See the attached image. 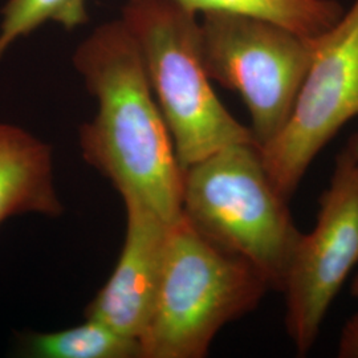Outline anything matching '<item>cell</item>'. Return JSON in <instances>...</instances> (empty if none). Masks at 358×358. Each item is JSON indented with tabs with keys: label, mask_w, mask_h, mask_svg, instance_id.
<instances>
[{
	"label": "cell",
	"mask_w": 358,
	"mask_h": 358,
	"mask_svg": "<svg viewBox=\"0 0 358 358\" xmlns=\"http://www.w3.org/2000/svg\"><path fill=\"white\" fill-rule=\"evenodd\" d=\"M268 288L251 263L180 215L167 232L158 291L140 337L142 358L206 357L220 329L255 310Z\"/></svg>",
	"instance_id": "obj_2"
},
{
	"label": "cell",
	"mask_w": 358,
	"mask_h": 358,
	"mask_svg": "<svg viewBox=\"0 0 358 358\" xmlns=\"http://www.w3.org/2000/svg\"><path fill=\"white\" fill-rule=\"evenodd\" d=\"M182 215L282 291L301 232L255 142L230 145L182 169Z\"/></svg>",
	"instance_id": "obj_3"
},
{
	"label": "cell",
	"mask_w": 358,
	"mask_h": 358,
	"mask_svg": "<svg viewBox=\"0 0 358 358\" xmlns=\"http://www.w3.org/2000/svg\"><path fill=\"white\" fill-rule=\"evenodd\" d=\"M337 356L340 358H358V312L346 321L340 337Z\"/></svg>",
	"instance_id": "obj_13"
},
{
	"label": "cell",
	"mask_w": 358,
	"mask_h": 358,
	"mask_svg": "<svg viewBox=\"0 0 358 358\" xmlns=\"http://www.w3.org/2000/svg\"><path fill=\"white\" fill-rule=\"evenodd\" d=\"M73 64L97 103L78 131L84 161L167 222L182 215V167L141 53L122 20L97 27Z\"/></svg>",
	"instance_id": "obj_1"
},
{
	"label": "cell",
	"mask_w": 358,
	"mask_h": 358,
	"mask_svg": "<svg viewBox=\"0 0 358 358\" xmlns=\"http://www.w3.org/2000/svg\"><path fill=\"white\" fill-rule=\"evenodd\" d=\"M19 353L31 358H142L137 338L87 317L62 331L20 334Z\"/></svg>",
	"instance_id": "obj_10"
},
{
	"label": "cell",
	"mask_w": 358,
	"mask_h": 358,
	"mask_svg": "<svg viewBox=\"0 0 358 358\" xmlns=\"http://www.w3.org/2000/svg\"><path fill=\"white\" fill-rule=\"evenodd\" d=\"M121 198L127 211L125 242L110 278L87 306L84 316L140 341L153 309L173 222L136 196Z\"/></svg>",
	"instance_id": "obj_8"
},
{
	"label": "cell",
	"mask_w": 358,
	"mask_h": 358,
	"mask_svg": "<svg viewBox=\"0 0 358 358\" xmlns=\"http://www.w3.org/2000/svg\"><path fill=\"white\" fill-rule=\"evenodd\" d=\"M345 149L349 153L352 154L355 158H357L358 159V131L356 134H353V136L350 137V140L348 142Z\"/></svg>",
	"instance_id": "obj_14"
},
{
	"label": "cell",
	"mask_w": 358,
	"mask_h": 358,
	"mask_svg": "<svg viewBox=\"0 0 358 358\" xmlns=\"http://www.w3.org/2000/svg\"><path fill=\"white\" fill-rule=\"evenodd\" d=\"M357 264L358 159L344 149L321 195L316 224L300 235L282 284L287 333L299 355L315 345L329 308Z\"/></svg>",
	"instance_id": "obj_7"
},
{
	"label": "cell",
	"mask_w": 358,
	"mask_h": 358,
	"mask_svg": "<svg viewBox=\"0 0 358 358\" xmlns=\"http://www.w3.org/2000/svg\"><path fill=\"white\" fill-rule=\"evenodd\" d=\"M358 115V0L315 38L313 57L282 130L259 148L276 189L291 199L321 150Z\"/></svg>",
	"instance_id": "obj_6"
},
{
	"label": "cell",
	"mask_w": 358,
	"mask_h": 358,
	"mask_svg": "<svg viewBox=\"0 0 358 358\" xmlns=\"http://www.w3.org/2000/svg\"><path fill=\"white\" fill-rule=\"evenodd\" d=\"M352 294L358 299V273L356 275V278H355V280H353V284H352Z\"/></svg>",
	"instance_id": "obj_15"
},
{
	"label": "cell",
	"mask_w": 358,
	"mask_h": 358,
	"mask_svg": "<svg viewBox=\"0 0 358 358\" xmlns=\"http://www.w3.org/2000/svg\"><path fill=\"white\" fill-rule=\"evenodd\" d=\"M194 13H232L280 24L299 35L316 38L344 13L336 0H174Z\"/></svg>",
	"instance_id": "obj_11"
},
{
	"label": "cell",
	"mask_w": 358,
	"mask_h": 358,
	"mask_svg": "<svg viewBox=\"0 0 358 358\" xmlns=\"http://www.w3.org/2000/svg\"><path fill=\"white\" fill-rule=\"evenodd\" d=\"M121 20L138 45L179 166L230 145L255 142L251 129L231 115L211 85L196 13L174 0H128Z\"/></svg>",
	"instance_id": "obj_4"
},
{
	"label": "cell",
	"mask_w": 358,
	"mask_h": 358,
	"mask_svg": "<svg viewBox=\"0 0 358 358\" xmlns=\"http://www.w3.org/2000/svg\"><path fill=\"white\" fill-rule=\"evenodd\" d=\"M63 213L51 146L23 129L0 122V224L23 214L57 217Z\"/></svg>",
	"instance_id": "obj_9"
},
{
	"label": "cell",
	"mask_w": 358,
	"mask_h": 358,
	"mask_svg": "<svg viewBox=\"0 0 358 358\" xmlns=\"http://www.w3.org/2000/svg\"><path fill=\"white\" fill-rule=\"evenodd\" d=\"M201 52L211 81L236 92L257 148L285 125L313 57L315 38L255 16L201 13Z\"/></svg>",
	"instance_id": "obj_5"
},
{
	"label": "cell",
	"mask_w": 358,
	"mask_h": 358,
	"mask_svg": "<svg viewBox=\"0 0 358 358\" xmlns=\"http://www.w3.org/2000/svg\"><path fill=\"white\" fill-rule=\"evenodd\" d=\"M51 22L66 29L85 24V0H8L1 10L0 59L13 43Z\"/></svg>",
	"instance_id": "obj_12"
}]
</instances>
